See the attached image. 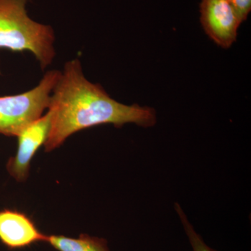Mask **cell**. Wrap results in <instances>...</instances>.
Returning a JSON list of instances; mask_svg holds the SVG:
<instances>
[{
  "label": "cell",
  "mask_w": 251,
  "mask_h": 251,
  "mask_svg": "<svg viewBox=\"0 0 251 251\" xmlns=\"http://www.w3.org/2000/svg\"><path fill=\"white\" fill-rule=\"evenodd\" d=\"M47 112L50 124L44 146L46 152L59 148L77 132L97 126L122 128L134 124L149 128L157 121L154 109L120 103L111 98L101 85L90 82L77 58L67 61L59 71Z\"/></svg>",
  "instance_id": "6da1fadb"
},
{
  "label": "cell",
  "mask_w": 251,
  "mask_h": 251,
  "mask_svg": "<svg viewBox=\"0 0 251 251\" xmlns=\"http://www.w3.org/2000/svg\"><path fill=\"white\" fill-rule=\"evenodd\" d=\"M28 0H0V50L29 52L45 70L56 56L55 33L50 25L34 21Z\"/></svg>",
  "instance_id": "7a4b0ae2"
},
{
  "label": "cell",
  "mask_w": 251,
  "mask_h": 251,
  "mask_svg": "<svg viewBox=\"0 0 251 251\" xmlns=\"http://www.w3.org/2000/svg\"><path fill=\"white\" fill-rule=\"evenodd\" d=\"M59 75V70L48 71L30 90L0 97V134L16 138L23 128L46 113Z\"/></svg>",
  "instance_id": "3957f363"
},
{
  "label": "cell",
  "mask_w": 251,
  "mask_h": 251,
  "mask_svg": "<svg viewBox=\"0 0 251 251\" xmlns=\"http://www.w3.org/2000/svg\"><path fill=\"white\" fill-rule=\"evenodd\" d=\"M50 116L46 111L16 136L18 146L14 156L8 160L6 171L18 182H24L28 179L31 163L36 153L45 145L50 130Z\"/></svg>",
  "instance_id": "277c9868"
},
{
  "label": "cell",
  "mask_w": 251,
  "mask_h": 251,
  "mask_svg": "<svg viewBox=\"0 0 251 251\" xmlns=\"http://www.w3.org/2000/svg\"><path fill=\"white\" fill-rule=\"evenodd\" d=\"M201 21L211 40L227 49L237 40L242 24L228 0H202Z\"/></svg>",
  "instance_id": "5b68a950"
},
{
  "label": "cell",
  "mask_w": 251,
  "mask_h": 251,
  "mask_svg": "<svg viewBox=\"0 0 251 251\" xmlns=\"http://www.w3.org/2000/svg\"><path fill=\"white\" fill-rule=\"evenodd\" d=\"M47 234L41 232L27 214L14 209L0 210V242L11 250L45 242Z\"/></svg>",
  "instance_id": "8992f818"
},
{
  "label": "cell",
  "mask_w": 251,
  "mask_h": 251,
  "mask_svg": "<svg viewBox=\"0 0 251 251\" xmlns=\"http://www.w3.org/2000/svg\"><path fill=\"white\" fill-rule=\"evenodd\" d=\"M45 243L57 251H111L107 239L85 233L76 238L47 234Z\"/></svg>",
  "instance_id": "52a82bcc"
},
{
  "label": "cell",
  "mask_w": 251,
  "mask_h": 251,
  "mask_svg": "<svg viewBox=\"0 0 251 251\" xmlns=\"http://www.w3.org/2000/svg\"><path fill=\"white\" fill-rule=\"evenodd\" d=\"M175 209L181 221V226L188 238L192 251H217L206 244L202 236L196 230L184 211L177 202L175 203Z\"/></svg>",
  "instance_id": "ba28073f"
},
{
  "label": "cell",
  "mask_w": 251,
  "mask_h": 251,
  "mask_svg": "<svg viewBox=\"0 0 251 251\" xmlns=\"http://www.w3.org/2000/svg\"><path fill=\"white\" fill-rule=\"evenodd\" d=\"M242 23L247 21L251 10V0H228Z\"/></svg>",
  "instance_id": "9c48e42d"
}]
</instances>
